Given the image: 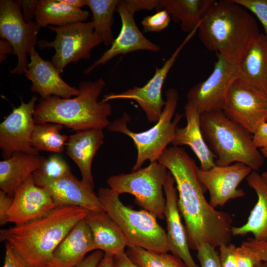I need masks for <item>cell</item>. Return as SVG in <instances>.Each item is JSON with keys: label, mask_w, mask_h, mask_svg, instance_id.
<instances>
[{"label": "cell", "mask_w": 267, "mask_h": 267, "mask_svg": "<svg viewBox=\"0 0 267 267\" xmlns=\"http://www.w3.org/2000/svg\"><path fill=\"white\" fill-rule=\"evenodd\" d=\"M172 175L178 193V207L185 224L189 247L197 250L206 243L214 248L230 243L232 219L209 203L197 178V166L184 149L167 147L158 158Z\"/></svg>", "instance_id": "1"}, {"label": "cell", "mask_w": 267, "mask_h": 267, "mask_svg": "<svg viewBox=\"0 0 267 267\" xmlns=\"http://www.w3.org/2000/svg\"><path fill=\"white\" fill-rule=\"evenodd\" d=\"M89 211L76 206L57 207L45 216L0 231L27 267H47L56 248Z\"/></svg>", "instance_id": "2"}, {"label": "cell", "mask_w": 267, "mask_h": 267, "mask_svg": "<svg viewBox=\"0 0 267 267\" xmlns=\"http://www.w3.org/2000/svg\"><path fill=\"white\" fill-rule=\"evenodd\" d=\"M197 31L205 47L236 64L261 34L256 19L232 0L216 1L202 18Z\"/></svg>", "instance_id": "3"}, {"label": "cell", "mask_w": 267, "mask_h": 267, "mask_svg": "<svg viewBox=\"0 0 267 267\" xmlns=\"http://www.w3.org/2000/svg\"><path fill=\"white\" fill-rule=\"evenodd\" d=\"M105 86L102 78L84 81L79 85V94L73 98L52 96L42 99L35 107V122L59 124L77 132L108 128L111 106L98 100Z\"/></svg>", "instance_id": "4"}, {"label": "cell", "mask_w": 267, "mask_h": 267, "mask_svg": "<svg viewBox=\"0 0 267 267\" xmlns=\"http://www.w3.org/2000/svg\"><path fill=\"white\" fill-rule=\"evenodd\" d=\"M202 133L215 156V165L226 166L240 162L258 172L264 156L253 141V134L228 119L222 110L201 114Z\"/></svg>", "instance_id": "5"}, {"label": "cell", "mask_w": 267, "mask_h": 267, "mask_svg": "<svg viewBox=\"0 0 267 267\" xmlns=\"http://www.w3.org/2000/svg\"><path fill=\"white\" fill-rule=\"evenodd\" d=\"M120 194L110 188H100L97 196L102 208L119 226L128 247H139L157 253L169 251L166 233L156 217L145 210L136 211L125 206Z\"/></svg>", "instance_id": "6"}, {"label": "cell", "mask_w": 267, "mask_h": 267, "mask_svg": "<svg viewBox=\"0 0 267 267\" xmlns=\"http://www.w3.org/2000/svg\"><path fill=\"white\" fill-rule=\"evenodd\" d=\"M166 97L165 105L159 120L148 130L135 133L129 129L127 123L131 118L127 113L111 123L107 128L109 131L124 134L134 141L137 150L136 160L133 168L134 171L140 169L147 160L150 163L157 161L173 140L178 124L183 114L177 113L173 119L179 101L177 90L174 88L168 89Z\"/></svg>", "instance_id": "7"}, {"label": "cell", "mask_w": 267, "mask_h": 267, "mask_svg": "<svg viewBox=\"0 0 267 267\" xmlns=\"http://www.w3.org/2000/svg\"><path fill=\"white\" fill-rule=\"evenodd\" d=\"M168 173L163 164L155 161L130 174L111 176L107 183L109 188L119 194L134 195L144 209L162 219L166 204L163 189Z\"/></svg>", "instance_id": "8"}, {"label": "cell", "mask_w": 267, "mask_h": 267, "mask_svg": "<svg viewBox=\"0 0 267 267\" xmlns=\"http://www.w3.org/2000/svg\"><path fill=\"white\" fill-rule=\"evenodd\" d=\"M47 27L55 32L54 40H40L38 44L40 49L50 47L55 49L51 62L60 74L69 63L90 58L93 48L102 43L94 32L91 22Z\"/></svg>", "instance_id": "9"}, {"label": "cell", "mask_w": 267, "mask_h": 267, "mask_svg": "<svg viewBox=\"0 0 267 267\" xmlns=\"http://www.w3.org/2000/svg\"><path fill=\"white\" fill-rule=\"evenodd\" d=\"M157 0H118L116 11L121 20V29L109 48L84 72L89 74L116 56L134 51L157 52L160 46L148 40L141 32L134 20V14L140 10H151L156 7Z\"/></svg>", "instance_id": "10"}, {"label": "cell", "mask_w": 267, "mask_h": 267, "mask_svg": "<svg viewBox=\"0 0 267 267\" xmlns=\"http://www.w3.org/2000/svg\"><path fill=\"white\" fill-rule=\"evenodd\" d=\"M41 28L36 21H25L17 0L0 1V36L11 45L17 58L11 74L21 75L27 70V55L35 48Z\"/></svg>", "instance_id": "11"}, {"label": "cell", "mask_w": 267, "mask_h": 267, "mask_svg": "<svg viewBox=\"0 0 267 267\" xmlns=\"http://www.w3.org/2000/svg\"><path fill=\"white\" fill-rule=\"evenodd\" d=\"M239 74L238 64L217 53L212 72L205 80L190 89L187 103L201 114L222 110L227 92L233 83L239 79Z\"/></svg>", "instance_id": "12"}, {"label": "cell", "mask_w": 267, "mask_h": 267, "mask_svg": "<svg viewBox=\"0 0 267 267\" xmlns=\"http://www.w3.org/2000/svg\"><path fill=\"white\" fill-rule=\"evenodd\" d=\"M222 111L228 119L253 134L267 121V96L238 79L227 92Z\"/></svg>", "instance_id": "13"}, {"label": "cell", "mask_w": 267, "mask_h": 267, "mask_svg": "<svg viewBox=\"0 0 267 267\" xmlns=\"http://www.w3.org/2000/svg\"><path fill=\"white\" fill-rule=\"evenodd\" d=\"M199 26L188 33L181 44L176 49L170 57L160 68L157 67L153 76L142 87L134 86L120 93L105 95L103 102L111 100L126 99L136 101L145 112L148 121L157 123L159 120L166 101L162 98V90L165 81L179 53L198 31Z\"/></svg>", "instance_id": "14"}, {"label": "cell", "mask_w": 267, "mask_h": 267, "mask_svg": "<svg viewBox=\"0 0 267 267\" xmlns=\"http://www.w3.org/2000/svg\"><path fill=\"white\" fill-rule=\"evenodd\" d=\"M37 100L33 96L27 103L22 98L20 105L0 124V148L4 159L17 152L38 155L31 144V138L35 127L34 113Z\"/></svg>", "instance_id": "15"}, {"label": "cell", "mask_w": 267, "mask_h": 267, "mask_svg": "<svg viewBox=\"0 0 267 267\" xmlns=\"http://www.w3.org/2000/svg\"><path fill=\"white\" fill-rule=\"evenodd\" d=\"M245 164L236 162L226 166L215 165L208 170L198 167V179L210 194V204L214 207L223 206L228 200L243 197L244 191L238 188L240 183L251 173Z\"/></svg>", "instance_id": "16"}, {"label": "cell", "mask_w": 267, "mask_h": 267, "mask_svg": "<svg viewBox=\"0 0 267 267\" xmlns=\"http://www.w3.org/2000/svg\"><path fill=\"white\" fill-rule=\"evenodd\" d=\"M37 185L45 189L55 207L76 206L89 211L105 212L93 191L73 174L59 179H49L36 171L33 174Z\"/></svg>", "instance_id": "17"}, {"label": "cell", "mask_w": 267, "mask_h": 267, "mask_svg": "<svg viewBox=\"0 0 267 267\" xmlns=\"http://www.w3.org/2000/svg\"><path fill=\"white\" fill-rule=\"evenodd\" d=\"M7 222L19 225L40 219L56 207L48 193L37 185L33 175L16 190Z\"/></svg>", "instance_id": "18"}, {"label": "cell", "mask_w": 267, "mask_h": 267, "mask_svg": "<svg viewBox=\"0 0 267 267\" xmlns=\"http://www.w3.org/2000/svg\"><path fill=\"white\" fill-rule=\"evenodd\" d=\"M30 57L24 74L32 82L31 90L38 93L42 99L52 96L69 98L79 94L78 89L66 83L52 62L42 58L35 48Z\"/></svg>", "instance_id": "19"}, {"label": "cell", "mask_w": 267, "mask_h": 267, "mask_svg": "<svg viewBox=\"0 0 267 267\" xmlns=\"http://www.w3.org/2000/svg\"><path fill=\"white\" fill-rule=\"evenodd\" d=\"M175 179L169 172L164 186L166 204L164 212L167 224L169 251L181 259L186 267H199L190 251L185 228L181 221Z\"/></svg>", "instance_id": "20"}, {"label": "cell", "mask_w": 267, "mask_h": 267, "mask_svg": "<svg viewBox=\"0 0 267 267\" xmlns=\"http://www.w3.org/2000/svg\"><path fill=\"white\" fill-rule=\"evenodd\" d=\"M94 250L92 232L84 219L56 248L47 267H75L88 253Z\"/></svg>", "instance_id": "21"}, {"label": "cell", "mask_w": 267, "mask_h": 267, "mask_svg": "<svg viewBox=\"0 0 267 267\" xmlns=\"http://www.w3.org/2000/svg\"><path fill=\"white\" fill-rule=\"evenodd\" d=\"M104 137L102 129L78 131L68 136L66 144L67 154L78 166L82 181L92 190L94 184L91 172L92 161L103 144Z\"/></svg>", "instance_id": "22"}, {"label": "cell", "mask_w": 267, "mask_h": 267, "mask_svg": "<svg viewBox=\"0 0 267 267\" xmlns=\"http://www.w3.org/2000/svg\"><path fill=\"white\" fill-rule=\"evenodd\" d=\"M186 125L177 127L172 142L174 146L188 145L198 158L200 169L208 170L215 165L216 157L203 135L200 124L201 114L192 106L186 103L184 106Z\"/></svg>", "instance_id": "23"}, {"label": "cell", "mask_w": 267, "mask_h": 267, "mask_svg": "<svg viewBox=\"0 0 267 267\" xmlns=\"http://www.w3.org/2000/svg\"><path fill=\"white\" fill-rule=\"evenodd\" d=\"M84 220L91 231L95 250L113 256L125 252L127 239L106 212L89 211Z\"/></svg>", "instance_id": "24"}, {"label": "cell", "mask_w": 267, "mask_h": 267, "mask_svg": "<svg viewBox=\"0 0 267 267\" xmlns=\"http://www.w3.org/2000/svg\"><path fill=\"white\" fill-rule=\"evenodd\" d=\"M45 159L39 155L17 152L0 161V190L13 197L17 188L40 169Z\"/></svg>", "instance_id": "25"}, {"label": "cell", "mask_w": 267, "mask_h": 267, "mask_svg": "<svg viewBox=\"0 0 267 267\" xmlns=\"http://www.w3.org/2000/svg\"><path fill=\"white\" fill-rule=\"evenodd\" d=\"M246 180L248 186L256 192L258 200L247 222L239 227L232 226V236H244L251 233L256 240L267 241V183L261 175L254 171L247 176Z\"/></svg>", "instance_id": "26"}, {"label": "cell", "mask_w": 267, "mask_h": 267, "mask_svg": "<svg viewBox=\"0 0 267 267\" xmlns=\"http://www.w3.org/2000/svg\"><path fill=\"white\" fill-rule=\"evenodd\" d=\"M239 66V79L267 96V40L261 33Z\"/></svg>", "instance_id": "27"}, {"label": "cell", "mask_w": 267, "mask_h": 267, "mask_svg": "<svg viewBox=\"0 0 267 267\" xmlns=\"http://www.w3.org/2000/svg\"><path fill=\"white\" fill-rule=\"evenodd\" d=\"M216 2L214 0H157L158 10L166 9L182 30L190 33L201 23L203 17Z\"/></svg>", "instance_id": "28"}, {"label": "cell", "mask_w": 267, "mask_h": 267, "mask_svg": "<svg viewBox=\"0 0 267 267\" xmlns=\"http://www.w3.org/2000/svg\"><path fill=\"white\" fill-rule=\"evenodd\" d=\"M89 16L88 11L70 6L60 0H40L35 19L41 27H44L84 22Z\"/></svg>", "instance_id": "29"}, {"label": "cell", "mask_w": 267, "mask_h": 267, "mask_svg": "<svg viewBox=\"0 0 267 267\" xmlns=\"http://www.w3.org/2000/svg\"><path fill=\"white\" fill-rule=\"evenodd\" d=\"M118 0H86L92 17L90 21L94 32L106 46L111 45L114 40L112 31L114 14Z\"/></svg>", "instance_id": "30"}, {"label": "cell", "mask_w": 267, "mask_h": 267, "mask_svg": "<svg viewBox=\"0 0 267 267\" xmlns=\"http://www.w3.org/2000/svg\"><path fill=\"white\" fill-rule=\"evenodd\" d=\"M63 127L52 123L36 124L31 138L32 147L38 151L63 152L68 138V136L60 133Z\"/></svg>", "instance_id": "31"}, {"label": "cell", "mask_w": 267, "mask_h": 267, "mask_svg": "<svg viewBox=\"0 0 267 267\" xmlns=\"http://www.w3.org/2000/svg\"><path fill=\"white\" fill-rule=\"evenodd\" d=\"M130 258L138 267H186L178 257L157 253L139 247H129Z\"/></svg>", "instance_id": "32"}, {"label": "cell", "mask_w": 267, "mask_h": 267, "mask_svg": "<svg viewBox=\"0 0 267 267\" xmlns=\"http://www.w3.org/2000/svg\"><path fill=\"white\" fill-rule=\"evenodd\" d=\"M36 172L46 178L53 179L72 174L67 162L58 155H53L45 159L40 169Z\"/></svg>", "instance_id": "33"}, {"label": "cell", "mask_w": 267, "mask_h": 267, "mask_svg": "<svg viewBox=\"0 0 267 267\" xmlns=\"http://www.w3.org/2000/svg\"><path fill=\"white\" fill-rule=\"evenodd\" d=\"M233 1L251 11L259 19L265 31L267 40V0H232Z\"/></svg>", "instance_id": "34"}, {"label": "cell", "mask_w": 267, "mask_h": 267, "mask_svg": "<svg viewBox=\"0 0 267 267\" xmlns=\"http://www.w3.org/2000/svg\"><path fill=\"white\" fill-rule=\"evenodd\" d=\"M170 15L166 9L158 10L152 15L145 17L141 25L145 32H160L170 24Z\"/></svg>", "instance_id": "35"}, {"label": "cell", "mask_w": 267, "mask_h": 267, "mask_svg": "<svg viewBox=\"0 0 267 267\" xmlns=\"http://www.w3.org/2000/svg\"><path fill=\"white\" fill-rule=\"evenodd\" d=\"M197 251L201 267H221L219 256L215 248L203 243L198 248Z\"/></svg>", "instance_id": "36"}, {"label": "cell", "mask_w": 267, "mask_h": 267, "mask_svg": "<svg viewBox=\"0 0 267 267\" xmlns=\"http://www.w3.org/2000/svg\"><path fill=\"white\" fill-rule=\"evenodd\" d=\"M236 247L231 243L219 247V259L221 267H236Z\"/></svg>", "instance_id": "37"}, {"label": "cell", "mask_w": 267, "mask_h": 267, "mask_svg": "<svg viewBox=\"0 0 267 267\" xmlns=\"http://www.w3.org/2000/svg\"><path fill=\"white\" fill-rule=\"evenodd\" d=\"M236 267H256L260 262L256 256L242 245L236 248Z\"/></svg>", "instance_id": "38"}, {"label": "cell", "mask_w": 267, "mask_h": 267, "mask_svg": "<svg viewBox=\"0 0 267 267\" xmlns=\"http://www.w3.org/2000/svg\"><path fill=\"white\" fill-rule=\"evenodd\" d=\"M241 245L252 252L260 262L267 261V241L248 238Z\"/></svg>", "instance_id": "39"}, {"label": "cell", "mask_w": 267, "mask_h": 267, "mask_svg": "<svg viewBox=\"0 0 267 267\" xmlns=\"http://www.w3.org/2000/svg\"><path fill=\"white\" fill-rule=\"evenodd\" d=\"M5 257L3 267H27L20 256L7 242H5Z\"/></svg>", "instance_id": "40"}, {"label": "cell", "mask_w": 267, "mask_h": 267, "mask_svg": "<svg viewBox=\"0 0 267 267\" xmlns=\"http://www.w3.org/2000/svg\"><path fill=\"white\" fill-rule=\"evenodd\" d=\"M253 141L261 152L267 151V122L261 124L253 134Z\"/></svg>", "instance_id": "41"}, {"label": "cell", "mask_w": 267, "mask_h": 267, "mask_svg": "<svg viewBox=\"0 0 267 267\" xmlns=\"http://www.w3.org/2000/svg\"><path fill=\"white\" fill-rule=\"evenodd\" d=\"M13 197L0 190V225H4L8 222L7 215L12 205Z\"/></svg>", "instance_id": "42"}, {"label": "cell", "mask_w": 267, "mask_h": 267, "mask_svg": "<svg viewBox=\"0 0 267 267\" xmlns=\"http://www.w3.org/2000/svg\"><path fill=\"white\" fill-rule=\"evenodd\" d=\"M17 1L23 10L22 14L25 21H32V19L35 18L38 0H18Z\"/></svg>", "instance_id": "43"}, {"label": "cell", "mask_w": 267, "mask_h": 267, "mask_svg": "<svg viewBox=\"0 0 267 267\" xmlns=\"http://www.w3.org/2000/svg\"><path fill=\"white\" fill-rule=\"evenodd\" d=\"M102 251L96 250L86 257L75 267H97L102 259Z\"/></svg>", "instance_id": "44"}, {"label": "cell", "mask_w": 267, "mask_h": 267, "mask_svg": "<svg viewBox=\"0 0 267 267\" xmlns=\"http://www.w3.org/2000/svg\"><path fill=\"white\" fill-rule=\"evenodd\" d=\"M114 267H138L125 252L114 256Z\"/></svg>", "instance_id": "45"}, {"label": "cell", "mask_w": 267, "mask_h": 267, "mask_svg": "<svg viewBox=\"0 0 267 267\" xmlns=\"http://www.w3.org/2000/svg\"><path fill=\"white\" fill-rule=\"evenodd\" d=\"M13 53L11 45L7 41L2 39L0 41V61H3L8 54Z\"/></svg>", "instance_id": "46"}, {"label": "cell", "mask_w": 267, "mask_h": 267, "mask_svg": "<svg viewBox=\"0 0 267 267\" xmlns=\"http://www.w3.org/2000/svg\"><path fill=\"white\" fill-rule=\"evenodd\" d=\"M97 267H114V256L105 253Z\"/></svg>", "instance_id": "47"}, {"label": "cell", "mask_w": 267, "mask_h": 267, "mask_svg": "<svg viewBox=\"0 0 267 267\" xmlns=\"http://www.w3.org/2000/svg\"><path fill=\"white\" fill-rule=\"evenodd\" d=\"M64 3L70 6L82 8L86 5V0H60Z\"/></svg>", "instance_id": "48"}, {"label": "cell", "mask_w": 267, "mask_h": 267, "mask_svg": "<svg viewBox=\"0 0 267 267\" xmlns=\"http://www.w3.org/2000/svg\"><path fill=\"white\" fill-rule=\"evenodd\" d=\"M256 267H267V261L259 262Z\"/></svg>", "instance_id": "49"}, {"label": "cell", "mask_w": 267, "mask_h": 267, "mask_svg": "<svg viewBox=\"0 0 267 267\" xmlns=\"http://www.w3.org/2000/svg\"><path fill=\"white\" fill-rule=\"evenodd\" d=\"M265 181L267 183V170L261 175Z\"/></svg>", "instance_id": "50"}, {"label": "cell", "mask_w": 267, "mask_h": 267, "mask_svg": "<svg viewBox=\"0 0 267 267\" xmlns=\"http://www.w3.org/2000/svg\"><path fill=\"white\" fill-rule=\"evenodd\" d=\"M262 155H263L264 157L267 158V151L262 152Z\"/></svg>", "instance_id": "51"}]
</instances>
